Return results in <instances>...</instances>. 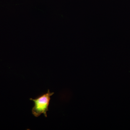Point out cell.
I'll return each instance as SVG.
<instances>
[{
  "label": "cell",
  "instance_id": "obj_1",
  "mask_svg": "<svg viewBox=\"0 0 130 130\" xmlns=\"http://www.w3.org/2000/svg\"><path fill=\"white\" fill-rule=\"evenodd\" d=\"M54 94L53 92L51 93L48 89L47 93L38 96L36 99H30L34 103V106L31 112L35 117H38L42 114H43L45 117H47V112L48 111L51 96Z\"/></svg>",
  "mask_w": 130,
  "mask_h": 130
}]
</instances>
